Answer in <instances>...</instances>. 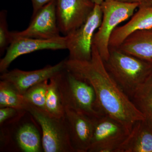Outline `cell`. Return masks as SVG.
Returning a JSON list of instances; mask_svg holds the SVG:
<instances>
[{"mask_svg":"<svg viewBox=\"0 0 152 152\" xmlns=\"http://www.w3.org/2000/svg\"><path fill=\"white\" fill-rule=\"evenodd\" d=\"M65 69L91 85L96 95L98 110L115 119L129 129L145 117L130 98L109 73L104 60L94 45L89 61L65 60Z\"/></svg>","mask_w":152,"mask_h":152,"instance_id":"1","label":"cell"},{"mask_svg":"<svg viewBox=\"0 0 152 152\" xmlns=\"http://www.w3.org/2000/svg\"><path fill=\"white\" fill-rule=\"evenodd\" d=\"M107 71L130 98L152 75V62L110 48V56L104 61Z\"/></svg>","mask_w":152,"mask_h":152,"instance_id":"2","label":"cell"},{"mask_svg":"<svg viewBox=\"0 0 152 152\" xmlns=\"http://www.w3.org/2000/svg\"><path fill=\"white\" fill-rule=\"evenodd\" d=\"M65 108L95 118L103 115L98 110L96 95L91 85L65 69L56 75Z\"/></svg>","mask_w":152,"mask_h":152,"instance_id":"3","label":"cell"},{"mask_svg":"<svg viewBox=\"0 0 152 152\" xmlns=\"http://www.w3.org/2000/svg\"><path fill=\"white\" fill-rule=\"evenodd\" d=\"M100 6L102 19L93 43L102 59L106 61L110 56V40L113 32L120 24L132 16L139 5L116 0H104Z\"/></svg>","mask_w":152,"mask_h":152,"instance_id":"4","label":"cell"},{"mask_svg":"<svg viewBox=\"0 0 152 152\" xmlns=\"http://www.w3.org/2000/svg\"><path fill=\"white\" fill-rule=\"evenodd\" d=\"M25 110L40 126L44 152H75L71 145L64 117L52 116L45 110L27 102Z\"/></svg>","mask_w":152,"mask_h":152,"instance_id":"5","label":"cell"},{"mask_svg":"<svg viewBox=\"0 0 152 152\" xmlns=\"http://www.w3.org/2000/svg\"><path fill=\"white\" fill-rule=\"evenodd\" d=\"M131 129L106 115L94 119V130L88 152H116Z\"/></svg>","mask_w":152,"mask_h":152,"instance_id":"6","label":"cell"},{"mask_svg":"<svg viewBox=\"0 0 152 152\" xmlns=\"http://www.w3.org/2000/svg\"><path fill=\"white\" fill-rule=\"evenodd\" d=\"M101 6L95 4L87 20L80 27L66 36L68 59L89 61L92 58L93 39L102 19Z\"/></svg>","mask_w":152,"mask_h":152,"instance_id":"7","label":"cell"},{"mask_svg":"<svg viewBox=\"0 0 152 152\" xmlns=\"http://www.w3.org/2000/svg\"><path fill=\"white\" fill-rule=\"evenodd\" d=\"M56 4V0H52L40 9L32 16L31 23L26 29L20 31H11L12 41L18 38L50 39L61 37Z\"/></svg>","mask_w":152,"mask_h":152,"instance_id":"8","label":"cell"},{"mask_svg":"<svg viewBox=\"0 0 152 152\" xmlns=\"http://www.w3.org/2000/svg\"><path fill=\"white\" fill-rule=\"evenodd\" d=\"M67 49L66 37L61 36L50 39L18 38L12 41L5 55L0 61V72H5L12 63L18 57L41 50Z\"/></svg>","mask_w":152,"mask_h":152,"instance_id":"9","label":"cell"},{"mask_svg":"<svg viewBox=\"0 0 152 152\" xmlns=\"http://www.w3.org/2000/svg\"><path fill=\"white\" fill-rule=\"evenodd\" d=\"M95 4L90 0H56V12L60 32L68 35L87 20Z\"/></svg>","mask_w":152,"mask_h":152,"instance_id":"10","label":"cell"},{"mask_svg":"<svg viewBox=\"0 0 152 152\" xmlns=\"http://www.w3.org/2000/svg\"><path fill=\"white\" fill-rule=\"evenodd\" d=\"M23 115L15 122L10 124L15 126L12 129V132H5L1 129V148L11 142L18 151H43L42 140L37 128L31 121H21Z\"/></svg>","mask_w":152,"mask_h":152,"instance_id":"11","label":"cell"},{"mask_svg":"<svg viewBox=\"0 0 152 152\" xmlns=\"http://www.w3.org/2000/svg\"><path fill=\"white\" fill-rule=\"evenodd\" d=\"M65 69V60L54 66L48 65L42 69L31 71L15 69L3 73L2 80L9 82L22 95L34 85L49 80Z\"/></svg>","mask_w":152,"mask_h":152,"instance_id":"12","label":"cell"},{"mask_svg":"<svg viewBox=\"0 0 152 152\" xmlns=\"http://www.w3.org/2000/svg\"><path fill=\"white\" fill-rule=\"evenodd\" d=\"M65 121L71 145L75 152H88L94 130V119L66 108Z\"/></svg>","mask_w":152,"mask_h":152,"instance_id":"13","label":"cell"},{"mask_svg":"<svg viewBox=\"0 0 152 152\" xmlns=\"http://www.w3.org/2000/svg\"><path fill=\"white\" fill-rule=\"evenodd\" d=\"M152 28V6L139 7L124 25L117 27L110 40V48H118L128 36L136 31Z\"/></svg>","mask_w":152,"mask_h":152,"instance_id":"14","label":"cell"},{"mask_svg":"<svg viewBox=\"0 0 152 152\" xmlns=\"http://www.w3.org/2000/svg\"><path fill=\"white\" fill-rule=\"evenodd\" d=\"M116 152H152V122H136Z\"/></svg>","mask_w":152,"mask_h":152,"instance_id":"15","label":"cell"},{"mask_svg":"<svg viewBox=\"0 0 152 152\" xmlns=\"http://www.w3.org/2000/svg\"><path fill=\"white\" fill-rule=\"evenodd\" d=\"M118 48L128 54L152 62V28L132 33Z\"/></svg>","mask_w":152,"mask_h":152,"instance_id":"16","label":"cell"},{"mask_svg":"<svg viewBox=\"0 0 152 152\" xmlns=\"http://www.w3.org/2000/svg\"><path fill=\"white\" fill-rule=\"evenodd\" d=\"M131 99L145 118L152 122V75L135 92Z\"/></svg>","mask_w":152,"mask_h":152,"instance_id":"17","label":"cell"},{"mask_svg":"<svg viewBox=\"0 0 152 152\" xmlns=\"http://www.w3.org/2000/svg\"><path fill=\"white\" fill-rule=\"evenodd\" d=\"M56 75L49 80L50 82L48 83L46 97L45 111L52 116L62 118L64 116L65 108L62 100Z\"/></svg>","mask_w":152,"mask_h":152,"instance_id":"18","label":"cell"},{"mask_svg":"<svg viewBox=\"0 0 152 152\" xmlns=\"http://www.w3.org/2000/svg\"><path fill=\"white\" fill-rule=\"evenodd\" d=\"M26 104V102L23 95L9 82L1 80L0 108L10 107L25 110Z\"/></svg>","mask_w":152,"mask_h":152,"instance_id":"19","label":"cell"},{"mask_svg":"<svg viewBox=\"0 0 152 152\" xmlns=\"http://www.w3.org/2000/svg\"><path fill=\"white\" fill-rule=\"evenodd\" d=\"M48 80L44 81L30 88L23 95L25 101L30 104L45 111Z\"/></svg>","mask_w":152,"mask_h":152,"instance_id":"20","label":"cell"},{"mask_svg":"<svg viewBox=\"0 0 152 152\" xmlns=\"http://www.w3.org/2000/svg\"><path fill=\"white\" fill-rule=\"evenodd\" d=\"M11 31H9L7 22V12H0V53L1 55L7 50L12 42Z\"/></svg>","mask_w":152,"mask_h":152,"instance_id":"21","label":"cell"},{"mask_svg":"<svg viewBox=\"0 0 152 152\" xmlns=\"http://www.w3.org/2000/svg\"><path fill=\"white\" fill-rule=\"evenodd\" d=\"M26 112L10 107L0 108V126L15 122Z\"/></svg>","mask_w":152,"mask_h":152,"instance_id":"22","label":"cell"},{"mask_svg":"<svg viewBox=\"0 0 152 152\" xmlns=\"http://www.w3.org/2000/svg\"><path fill=\"white\" fill-rule=\"evenodd\" d=\"M52 1V0H31L33 8L32 16L34 15L43 7Z\"/></svg>","mask_w":152,"mask_h":152,"instance_id":"23","label":"cell"},{"mask_svg":"<svg viewBox=\"0 0 152 152\" xmlns=\"http://www.w3.org/2000/svg\"><path fill=\"white\" fill-rule=\"evenodd\" d=\"M123 2L136 3L138 4L139 7L150 6L152 3V0H116Z\"/></svg>","mask_w":152,"mask_h":152,"instance_id":"24","label":"cell"},{"mask_svg":"<svg viewBox=\"0 0 152 152\" xmlns=\"http://www.w3.org/2000/svg\"><path fill=\"white\" fill-rule=\"evenodd\" d=\"M90 1L92 2L94 4H97L101 5L102 3L103 2L104 0H90Z\"/></svg>","mask_w":152,"mask_h":152,"instance_id":"25","label":"cell"},{"mask_svg":"<svg viewBox=\"0 0 152 152\" xmlns=\"http://www.w3.org/2000/svg\"><path fill=\"white\" fill-rule=\"evenodd\" d=\"M150 6H152V3H151V5H150Z\"/></svg>","mask_w":152,"mask_h":152,"instance_id":"26","label":"cell"}]
</instances>
